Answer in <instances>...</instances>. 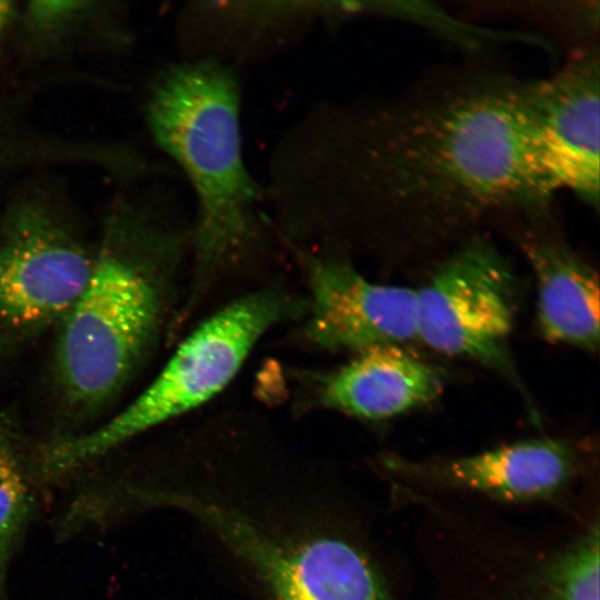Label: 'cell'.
<instances>
[{
  "label": "cell",
  "instance_id": "cell-1",
  "mask_svg": "<svg viewBox=\"0 0 600 600\" xmlns=\"http://www.w3.org/2000/svg\"><path fill=\"white\" fill-rule=\"evenodd\" d=\"M262 188L289 231L357 221L452 228L511 211L540 218L556 192L541 164L531 80L479 69L390 98L314 103L274 142Z\"/></svg>",
  "mask_w": 600,
  "mask_h": 600
},
{
  "label": "cell",
  "instance_id": "cell-2",
  "mask_svg": "<svg viewBox=\"0 0 600 600\" xmlns=\"http://www.w3.org/2000/svg\"><path fill=\"white\" fill-rule=\"evenodd\" d=\"M190 248V222L136 209L111 221L80 297L57 329L54 382L73 423L109 406L144 364Z\"/></svg>",
  "mask_w": 600,
  "mask_h": 600
},
{
  "label": "cell",
  "instance_id": "cell-3",
  "mask_svg": "<svg viewBox=\"0 0 600 600\" xmlns=\"http://www.w3.org/2000/svg\"><path fill=\"white\" fill-rule=\"evenodd\" d=\"M240 72L212 60H179L153 80L146 116L157 146L182 172L194 204L193 297L264 242L269 218L241 131Z\"/></svg>",
  "mask_w": 600,
  "mask_h": 600
},
{
  "label": "cell",
  "instance_id": "cell-4",
  "mask_svg": "<svg viewBox=\"0 0 600 600\" xmlns=\"http://www.w3.org/2000/svg\"><path fill=\"white\" fill-rule=\"evenodd\" d=\"M303 309L302 302L274 288L228 303L183 340L154 380L126 408L99 427L42 444L37 454L39 477L58 480L70 476L142 432L201 406L232 380L269 329Z\"/></svg>",
  "mask_w": 600,
  "mask_h": 600
},
{
  "label": "cell",
  "instance_id": "cell-5",
  "mask_svg": "<svg viewBox=\"0 0 600 600\" xmlns=\"http://www.w3.org/2000/svg\"><path fill=\"white\" fill-rule=\"evenodd\" d=\"M150 504L197 520L251 571L270 600H390L373 562L343 538L277 532L247 512L182 489H153Z\"/></svg>",
  "mask_w": 600,
  "mask_h": 600
},
{
  "label": "cell",
  "instance_id": "cell-6",
  "mask_svg": "<svg viewBox=\"0 0 600 600\" xmlns=\"http://www.w3.org/2000/svg\"><path fill=\"white\" fill-rule=\"evenodd\" d=\"M416 294L417 338L440 353L474 360L518 382L509 349L517 311L514 277L489 240L468 238Z\"/></svg>",
  "mask_w": 600,
  "mask_h": 600
},
{
  "label": "cell",
  "instance_id": "cell-7",
  "mask_svg": "<svg viewBox=\"0 0 600 600\" xmlns=\"http://www.w3.org/2000/svg\"><path fill=\"white\" fill-rule=\"evenodd\" d=\"M93 254L38 209L7 220L0 231V358L58 329L89 279Z\"/></svg>",
  "mask_w": 600,
  "mask_h": 600
},
{
  "label": "cell",
  "instance_id": "cell-8",
  "mask_svg": "<svg viewBox=\"0 0 600 600\" xmlns=\"http://www.w3.org/2000/svg\"><path fill=\"white\" fill-rule=\"evenodd\" d=\"M384 464L401 488L530 503L562 498L586 470L587 457L572 441L534 438L454 458L391 457Z\"/></svg>",
  "mask_w": 600,
  "mask_h": 600
},
{
  "label": "cell",
  "instance_id": "cell-9",
  "mask_svg": "<svg viewBox=\"0 0 600 600\" xmlns=\"http://www.w3.org/2000/svg\"><path fill=\"white\" fill-rule=\"evenodd\" d=\"M344 21L342 1H193L178 16L180 60H212L240 72Z\"/></svg>",
  "mask_w": 600,
  "mask_h": 600
},
{
  "label": "cell",
  "instance_id": "cell-10",
  "mask_svg": "<svg viewBox=\"0 0 600 600\" xmlns=\"http://www.w3.org/2000/svg\"><path fill=\"white\" fill-rule=\"evenodd\" d=\"M296 251L309 280L306 337L313 344L358 353L417 338L414 289L371 282L342 260Z\"/></svg>",
  "mask_w": 600,
  "mask_h": 600
},
{
  "label": "cell",
  "instance_id": "cell-11",
  "mask_svg": "<svg viewBox=\"0 0 600 600\" xmlns=\"http://www.w3.org/2000/svg\"><path fill=\"white\" fill-rule=\"evenodd\" d=\"M539 153L554 189L598 209L600 187V60L583 49L562 69L532 80Z\"/></svg>",
  "mask_w": 600,
  "mask_h": 600
},
{
  "label": "cell",
  "instance_id": "cell-12",
  "mask_svg": "<svg viewBox=\"0 0 600 600\" xmlns=\"http://www.w3.org/2000/svg\"><path fill=\"white\" fill-rule=\"evenodd\" d=\"M442 390L443 380L434 367L389 344L354 353L326 374L317 400L324 408L377 421L428 404Z\"/></svg>",
  "mask_w": 600,
  "mask_h": 600
},
{
  "label": "cell",
  "instance_id": "cell-13",
  "mask_svg": "<svg viewBox=\"0 0 600 600\" xmlns=\"http://www.w3.org/2000/svg\"><path fill=\"white\" fill-rule=\"evenodd\" d=\"M523 250L537 282L540 332L553 343L598 350L599 276L564 243L530 236Z\"/></svg>",
  "mask_w": 600,
  "mask_h": 600
},
{
  "label": "cell",
  "instance_id": "cell-14",
  "mask_svg": "<svg viewBox=\"0 0 600 600\" xmlns=\"http://www.w3.org/2000/svg\"><path fill=\"white\" fill-rule=\"evenodd\" d=\"M599 517L551 550L536 553L491 600H599Z\"/></svg>",
  "mask_w": 600,
  "mask_h": 600
},
{
  "label": "cell",
  "instance_id": "cell-15",
  "mask_svg": "<svg viewBox=\"0 0 600 600\" xmlns=\"http://www.w3.org/2000/svg\"><path fill=\"white\" fill-rule=\"evenodd\" d=\"M26 453L13 417L0 407V600H4L10 564L34 510L36 462L31 466Z\"/></svg>",
  "mask_w": 600,
  "mask_h": 600
},
{
  "label": "cell",
  "instance_id": "cell-16",
  "mask_svg": "<svg viewBox=\"0 0 600 600\" xmlns=\"http://www.w3.org/2000/svg\"><path fill=\"white\" fill-rule=\"evenodd\" d=\"M12 8L11 3L7 1H0V32L10 18Z\"/></svg>",
  "mask_w": 600,
  "mask_h": 600
}]
</instances>
